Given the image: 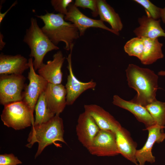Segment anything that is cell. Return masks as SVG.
I'll return each instance as SVG.
<instances>
[{"label": "cell", "instance_id": "13", "mask_svg": "<svg viewBox=\"0 0 165 165\" xmlns=\"http://www.w3.org/2000/svg\"><path fill=\"white\" fill-rule=\"evenodd\" d=\"M65 59L61 51H58L53 55L52 60L42 64L38 69V74L49 83L61 84L63 78L61 68Z\"/></svg>", "mask_w": 165, "mask_h": 165}, {"label": "cell", "instance_id": "2", "mask_svg": "<svg viewBox=\"0 0 165 165\" xmlns=\"http://www.w3.org/2000/svg\"><path fill=\"white\" fill-rule=\"evenodd\" d=\"M36 16L43 22L44 25L41 28L55 45L62 42L66 50H70L73 47L74 41L80 36L79 32L74 24L64 20V15L47 12L44 15Z\"/></svg>", "mask_w": 165, "mask_h": 165}, {"label": "cell", "instance_id": "16", "mask_svg": "<svg viewBox=\"0 0 165 165\" xmlns=\"http://www.w3.org/2000/svg\"><path fill=\"white\" fill-rule=\"evenodd\" d=\"M146 15L139 17L138 22L139 26L133 31L137 37L150 39L165 38V31L161 27L160 20L153 18L147 12Z\"/></svg>", "mask_w": 165, "mask_h": 165}, {"label": "cell", "instance_id": "24", "mask_svg": "<svg viewBox=\"0 0 165 165\" xmlns=\"http://www.w3.org/2000/svg\"><path fill=\"white\" fill-rule=\"evenodd\" d=\"M144 43L142 38H133L125 44L124 49L129 56H134L140 60L141 59L144 49Z\"/></svg>", "mask_w": 165, "mask_h": 165}, {"label": "cell", "instance_id": "7", "mask_svg": "<svg viewBox=\"0 0 165 165\" xmlns=\"http://www.w3.org/2000/svg\"><path fill=\"white\" fill-rule=\"evenodd\" d=\"M28 62L30 70L28 78L29 83L25 86L24 89L22 101L27 105L33 114L39 97L45 91L48 82L35 72L33 65L32 58L30 57Z\"/></svg>", "mask_w": 165, "mask_h": 165}, {"label": "cell", "instance_id": "19", "mask_svg": "<svg viewBox=\"0 0 165 165\" xmlns=\"http://www.w3.org/2000/svg\"><path fill=\"white\" fill-rule=\"evenodd\" d=\"M112 103L114 105L131 112L139 121L145 124L146 128L156 124L145 107L140 105L124 100L116 95L113 96Z\"/></svg>", "mask_w": 165, "mask_h": 165}, {"label": "cell", "instance_id": "20", "mask_svg": "<svg viewBox=\"0 0 165 165\" xmlns=\"http://www.w3.org/2000/svg\"><path fill=\"white\" fill-rule=\"evenodd\" d=\"M97 6L100 20L109 24L111 29L119 34L123 24L119 14L105 0H97Z\"/></svg>", "mask_w": 165, "mask_h": 165}, {"label": "cell", "instance_id": "25", "mask_svg": "<svg viewBox=\"0 0 165 165\" xmlns=\"http://www.w3.org/2000/svg\"><path fill=\"white\" fill-rule=\"evenodd\" d=\"M134 2L145 8L154 19L158 20L161 18L162 8L155 5L149 0H134Z\"/></svg>", "mask_w": 165, "mask_h": 165}, {"label": "cell", "instance_id": "14", "mask_svg": "<svg viewBox=\"0 0 165 165\" xmlns=\"http://www.w3.org/2000/svg\"><path fill=\"white\" fill-rule=\"evenodd\" d=\"M44 92L49 108L55 115H59L67 105L65 86L48 83Z\"/></svg>", "mask_w": 165, "mask_h": 165}, {"label": "cell", "instance_id": "12", "mask_svg": "<svg viewBox=\"0 0 165 165\" xmlns=\"http://www.w3.org/2000/svg\"><path fill=\"white\" fill-rule=\"evenodd\" d=\"M100 129L94 119L84 112L78 117L76 128L79 141L87 149L91 145Z\"/></svg>", "mask_w": 165, "mask_h": 165}, {"label": "cell", "instance_id": "9", "mask_svg": "<svg viewBox=\"0 0 165 165\" xmlns=\"http://www.w3.org/2000/svg\"><path fill=\"white\" fill-rule=\"evenodd\" d=\"M64 19L74 24L78 28L80 36L84 35L86 30L90 28L102 29L119 35V34L107 27L100 20H97L89 18L82 13L73 2L68 8V12Z\"/></svg>", "mask_w": 165, "mask_h": 165}, {"label": "cell", "instance_id": "23", "mask_svg": "<svg viewBox=\"0 0 165 165\" xmlns=\"http://www.w3.org/2000/svg\"><path fill=\"white\" fill-rule=\"evenodd\" d=\"M156 124L165 128V102L157 100L145 107Z\"/></svg>", "mask_w": 165, "mask_h": 165}, {"label": "cell", "instance_id": "29", "mask_svg": "<svg viewBox=\"0 0 165 165\" xmlns=\"http://www.w3.org/2000/svg\"><path fill=\"white\" fill-rule=\"evenodd\" d=\"M17 4V1L15 2L10 6V7L3 13H2L0 12V24H1L3 18L6 16V14L13 7L15 6Z\"/></svg>", "mask_w": 165, "mask_h": 165}, {"label": "cell", "instance_id": "31", "mask_svg": "<svg viewBox=\"0 0 165 165\" xmlns=\"http://www.w3.org/2000/svg\"><path fill=\"white\" fill-rule=\"evenodd\" d=\"M158 75L160 76H165V71H160L158 72Z\"/></svg>", "mask_w": 165, "mask_h": 165}, {"label": "cell", "instance_id": "17", "mask_svg": "<svg viewBox=\"0 0 165 165\" xmlns=\"http://www.w3.org/2000/svg\"><path fill=\"white\" fill-rule=\"evenodd\" d=\"M28 60L20 54L0 55V75H22L29 68Z\"/></svg>", "mask_w": 165, "mask_h": 165}, {"label": "cell", "instance_id": "27", "mask_svg": "<svg viewBox=\"0 0 165 165\" xmlns=\"http://www.w3.org/2000/svg\"><path fill=\"white\" fill-rule=\"evenodd\" d=\"M72 0H52L51 4L55 11L65 15L68 6L73 2Z\"/></svg>", "mask_w": 165, "mask_h": 165}, {"label": "cell", "instance_id": "26", "mask_svg": "<svg viewBox=\"0 0 165 165\" xmlns=\"http://www.w3.org/2000/svg\"><path fill=\"white\" fill-rule=\"evenodd\" d=\"M74 4L77 7L88 8L90 9L92 15L94 17H97L98 15L97 0H75Z\"/></svg>", "mask_w": 165, "mask_h": 165}, {"label": "cell", "instance_id": "30", "mask_svg": "<svg viewBox=\"0 0 165 165\" xmlns=\"http://www.w3.org/2000/svg\"><path fill=\"white\" fill-rule=\"evenodd\" d=\"M161 18L163 23L165 24V7L162 8Z\"/></svg>", "mask_w": 165, "mask_h": 165}, {"label": "cell", "instance_id": "22", "mask_svg": "<svg viewBox=\"0 0 165 165\" xmlns=\"http://www.w3.org/2000/svg\"><path fill=\"white\" fill-rule=\"evenodd\" d=\"M44 91L40 95L35 107V119L33 126L46 123L55 115L48 106Z\"/></svg>", "mask_w": 165, "mask_h": 165}, {"label": "cell", "instance_id": "10", "mask_svg": "<svg viewBox=\"0 0 165 165\" xmlns=\"http://www.w3.org/2000/svg\"><path fill=\"white\" fill-rule=\"evenodd\" d=\"M164 128L156 124L145 130L148 131L147 140L143 147L137 150L135 157L138 165H145L146 162L153 163L155 162V157L152 155V149L155 143H160L165 139Z\"/></svg>", "mask_w": 165, "mask_h": 165}, {"label": "cell", "instance_id": "28", "mask_svg": "<svg viewBox=\"0 0 165 165\" xmlns=\"http://www.w3.org/2000/svg\"><path fill=\"white\" fill-rule=\"evenodd\" d=\"M22 163V162L13 153L0 155V165H17Z\"/></svg>", "mask_w": 165, "mask_h": 165}, {"label": "cell", "instance_id": "6", "mask_svg": "<svg viewBox=\"0 0 165 165\" xmlns=\"http://www.w3.org/2000/svg\"><path fill=\"white\" fill-rule=\"evenodd\" d=\"M25 79L22 75H0V104L5 106L22 101Z\"/></svg>", "mask_w": 165, "mask_h": 165}, {"label": "cell", "instance_id": "18", "mask_svg": "<svg viewBox=\"0 0 165 165\" xmlns=\"http://www.w3.org/2000/svg\"><path fill=\"white\" fill-rule=\"evenodd\" d=\"M116 140L119 154L135 165H138L135 155L137 144L129 132L121 127L115 132Z\"/></svg>", "mask_w": 165, "mask_h": 165}, {"label": "cell", "instance_id": "15", "mask_svg": "<svg viewBox=\"0 0 165 165\" xmlns=\"http://www.w3.org/2000/svg\"><path fill=\"white\" fill-rule=\"evenodd\" d=\"M84 112L91 116L101 130L115 133L122 126L108 112L96 104L85 105Z\"/></svg>", "mask_w": 165, "mask_h": 165}, {"label": "cell", "instance_id": "3", "mask_svg": "<svg viewBox=\"0 0 165 165\" xmlns=\"http://www.w3.org/2000/svg\"><path fill=\"white\" fill-rule=\"evenodd\" d=\"M64 132L62 119L59 115H55L47 122L32 126L28 138V143L26 146L30 148L35 143H38L35 159L47 146L54 144L57 146L56 142L58 141L66 144L63 138Z\"/></svg>", "mask_w": 165, "mask_h": 165}, {"label": "cell", "instance_id": "5", "mask_svg": "<svg viewBox=\"0 0 165 165\" xmlns=\"http://www.w3.org/2000/svg\"><path fill=\"white\" fill-rule=\"evenodd\" d=\"M1 117L4 125L16 130L33 126L34 123L33 114L22 101L4 106Z\"/></svg>", "mask_w": 165, "mask_h": 165}, {"label": "cell", "instance_id": "11", "mask_svg": "<svg viewBox=\"0 0 165 165\" xmlns=\"http://www.w3.org/2000/svg\"><path fill=\"white\" fill-rule=\"evenodd\" d=\"M73 48L70 51L66 59L68 63L67 67L69 74L67 76L65 86L67 91V105H73L76 99L84 92L89 89H94L96 83L93 79L87 82H83L79 80L74 74L72 66V54Z\"/></svg>", "mask_w": 165, "mask_h": 165}, {"label": "cell", "instance_id": "1", "mask_svg": "<svg viewBox=\"0 0 165 165\" xmlns=\"http://www.w3.org/2000/svg\"><path fill=\"white\" fill-rule=\"evenodd\" d=\"M126 72L129 86L137 92L130 101L145 107L156 100L158 76L153 71L131 64Z\"/></svg>", "mask_w": 165, "mask_h": 165}, {"label": "cell", "instance_id": "8", "mask_svg": "<svg viewBox=\"0 0 165 165\" xmlns=\"http://www.w3.org/2000/svg\"><path fill=\"white\" fill-rule=\"evenodd\" d=\"M91 154L98 156H114L119 154L115 133L100 130L87 149Z\"/></svg>", "mask_w": 165, "mask_h": 165}, {"label": "cell", "instance_id": "21", "mask_svg": "<svg viewBox=\"0 0 165 165\" xmlns=\"http://www.w3.org/2000/svg\"><path fill=\"white\" fill-rule=\"evenodd\" d=\"M144 47L140 61L145 65H149L164 57L162 50L163 44L158 38L150 39L143 38Z\"/></svg>", "mask_w": 165, "mask_h": 165}, {"label": "cell", "instance_id": "4", "mask_svg": "<svg viewBox=\"0 0 165 165\" xmlns=\"http://www.w3.org/2000/svg\"><path fill=\"white\" fill-rule=\"evenodd\" d=\"M30 25L26 31L23 41L31 50L30 57L34 58L33 64L35 70H38L43 64V60L47 53L59 48L55 45L43 33L37 23L36 19L31 18Z\"/></svg>", "mask_w": 165, "mask_h": 165}]
</instances>
